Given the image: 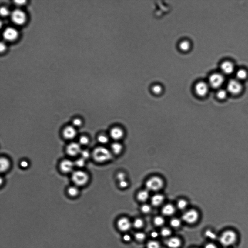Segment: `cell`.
<instances>
[{"mask_svg": "<svg viewBox=\"0 0 248 248\" xmlns=\"http://www.w3.org/2000/svg\"><path fill=\"white\" fill-rule=\"evenodd\" d=\"M112 150L115 155H119L122 152V145L118 143H115L112 144Z\"/></svg>", "mask_w": 248, "mask_h": 248, "instance_id": "7402d4cb", "label": "cell"}, {"mask_svg": "<svg viewBox=\"0 0 248 248\" xmlns=\"http://www.w3.org/2000/svg\"><path fill=\"white\" fill-rule=\"evenodd\" d=\"M15 3L18 5H22L25 3V1H23V0H17V1H14Z\"/></svg>", "mask_w": 248, "mask_h": 248, "instance_id": "681fc988", "label": "cell"}, {"mask_svg": "<svg viewBox=\"0 0 248 248\" xmlns=\"http://www.w3.org/2000/svg\"><path fill=\"white\" fill-rule=\"evenodd\" d=\"M18 32L15 29L9 27L5 29L3 32V36L5 39L13 40L15 39L18 36Z\"/></svg>", "mask_w": 248, "mask_h": 248, "instance_id": "4fadbf2b", "label": "cell"}, {"mask_svg": "<svg viewBox=\"0 0 248 248\" xmlns=\"http://www.w3.org/2000/svg\"><path fill=\"white\" fill-rule=\"evenodd\" d=\"M72 179L76 186H82L88 183L89 176L85 172L81 170H77L73 173Z\"/></svg>", "mask_w": 248, "mask_h": 248, "instance_id": "7a4b0ae2", "label": "cell"}, {"mask_svg": "<svg viewBox=\"0 0 248 248\" xmlns=\"http://www.w3.org/2000/svg\"><path fill=\"white\" fill-rule=\"evenodd\" d=\"M227 91L233 95H237L242 91V87L240 82L236 80L230 81L227 85Z\"/></svg>", "mask_w": 248, "mask_h": 248, "instance_id": "ba28073f", "label": "cell"}, {"mask_svg": "<svg viewBox=\"0 0 248 248\" xmlns=\"http://www.w3.org/2000/svg\"><path fill=\"white\" fill-rule=\"evenodd\" d=\"M117 178L119 182L125 180L126 179V175L124 173H119L117 174Z\"/></svg>", "mask_w": 248, "mask_h": 248, "instance_id": "74e56055", "label": "cell"}, {"mask_svg": "<svg viewBox=\"0 0 248 248\" xmlns=\"http://www.w3.org/2000/svg\"><path fill=\"white\" fill-rule=\"evenodd\" d=\"M92 156L95 161L99 163L106 162L112 158L111 152L107 149L102 147L96 148L93 152Z\"/></svg>", "mask_w": 248, "mask_h": 248, "instance_id": "6da1fadb", "label": "cell"}, {"mask_svg": "<svg viewBox=\"0 0 248 248\" xmlns=\"http://www.w3.org/2000/svg\"><path fill=\"white\" fill-rule=\"evenodd\" d=\"M170 224L172 227L177 228L181 225V222L179 219L174 218L170 220Z\"/></svg>", "mask_w": 248, "mask_h": 248, "instance_id": "4316f807", "label": "cell"}, {"mask_svg": "<svg viewBox=\"0 0 248 248\" xmlns=\"http://www.w3.org/2000/svg\"><path fill=\"white\" fill-rule=\"evenodd\" d=\"M205 248H217V247L214 244L209 243L205 246Z\"/></svg>", "mask_w": 248, "mask_h": 248, "instance_id": "bcb514c9", "label": "cell"}, {"mask_svg": "<svg viewBox=\"0 0 248 248\" xmlns=\"http://www.w3.org/2000/svg\"><path fill=\"white\" fill-rule=\"evenodd\" d=\"M163 183L161 178L153 177L148 180L146 183V187L148 190L157 191L162 188Z\"/></svg>", "mask_w": 248, "mask_h": 248, "instance_id": "277c9868", "label": "cell"}, {"mask_svg": "<svg viewBox=\"0 0 248 248\" xmlns=\"http://www.w3.org/2000/svg\"><path fill=\"white\" fill-rule=\"evenodd\" d=\"M161 233L162 236H168L171 234V231L168 228L164 227L161 230Z\"/></svg>", "mask_w": 248, "mask_h": 248, "instance_id": "d6a6232c", "label": "cell"}, {"mask_svg": "<svg viewBox=\"0 0 248 248\" xmlns=\"http://www.w3.org/2000/svg\"><path fill=\"white\" fill-rule=\"evenodd\" d=\"M68 192L71 196H75L79 194V189L76 186H71L68 189Z\"/></svg>", "mask_w": 248, "mask_h": 248, "instance_id": "d4e9b609", "label": "cell"}, {"mask_svg": "<svg viewBox=\"0 0 248 248\" xmlns=\"http://www.w3.org/2000/svg\"><path fill=\"white\" fill-rule=\"evenodd\" d=\"M158 236H159V233L156 231H153L151 233V236L153 238H157Z\"/></svg>", "mask_w": 248, "mask_h": 248, "instance_id": "7dc6e473", "label": "cell"}, {"mask_svg": "<svg viewBox=\"0 0 248 248\" xmlns=\"http://www.w3.org/2000/svg\"><path fill=\"white\" fill-rule=\"evenodd\" d=\"M117 225L120 230L126 231L130 229L131 227V224L128 218L123 217L119 220L117 222Z\"/></svg>", "mask_w": 248, "mask_h": 248, "instance_id": "7c38bea8", "label": "cell"}, {"mask_svg": "<svg viewBox=\"0 0 248 248\" xmlns=\"http://www.w3.org/2000/svg\"><path fill=\"white\" fill-rule=\"evenodd\" d=\"M224 80L223 77L222 75L218 73H215L211 75L209 78V84L212 88L217 89L222 85Z\"/></svg>", "mask_w": 248, "mask_h": 248, "instance_id": "52a82bcc", "label": "cell"}, {"mask_svg": "<svg viewBox=\"0 0 248 248\" xmlns=\"http://www.w3.org/2000/svg\"><path fill=\"white\" fill-rule=\"evenodd\" d=\"M124 240L126 241H129L130 240V237L128 235H126L124 236Z\"/></svg>", "mask_w": 248, "mask_h": 248, "instance_id": "c3c4849f", "label": "cell"}, {"mask_svg": "<svg viewBox=\"0 0 248 248\" xmlns=\"http://www.w3.org/2000/svg\"><path fill=\"white\" fill-rule=\"evenodd\" d=\"M137 199L139 201H146L149 197V194L147 190H142L139 192L137 194Z\"/></svg>", "mask_w": 248, "mask_h": 248, "instance_id": "44dd1931", "label": "cell"}, {"mask_svg": "<svg viewBox=\"0 0 248 248\" xmlns=\"http://www.w3.org/2000/svg\"><path fill=\"white\" fill-rule=\"evenodd\" d=\"M119 186L122 188H126L128 185V182L126 180L119 182Z\"/></svg>", "mask_w": 248, "mask_h": 248, "instance_id": "7bdbcfd3", "label": "cell"}, {"mask_svg": "<svg viewBox=\"0 0 248 248\" xmlns=\"http://www.w3.org/2000/svg\"><path fill=\"white\" fill-rule=\"evenodd\" d=\"M141 212L147 214L150 212L151 210V208L149 205L145 204L141 206Z\"/></svg>", "mask_w": 248, "mask_h": 248, "instance_id": "e575fe53", "label": "cell"}, {"mask_svg": "<svg viewBox=\"0 0 248 248\" xmlns=\"http://www.w3.org/2000/svg\"><path fill=\"white\" fill-rule=\"evenodd\" d=\"M98 140L101 144H106L108 142V139L105 136L101 135L98 137Z\"/></svg>", "mask_w": 248, "mask_h": 248, "instance_id": "d590c367", "label": "cell"}, {"mask_svg": "<svg viewBox=\"0 0 248 248\" xmlns=\"http://www.w3.org/2000/svg\"><path fill=\"white\" fill-rule=\"evenodd\" d=\"M187 205V203L185 200L181 199L178 201L177 203V207L180 210H183L186 208Z\"/></svg>", "mask_w": 248, "mask_h": 248, "instance_id": "83f0119b", "label": "cell"}, {"mask_svg": "<svg viewBox=\"0 0 248 248\" xmlns=\"http://www.w3.org/2000/svg\"><path fill=\"white\" fill-rule=\"evenodd\" d=\"M205 236L212 240H215L216 236L215 233L210 230H207L205 233Z\"/></svg>", "mask_w": 248, "mask_h": 248, "instance_id": "1f68e13d", "label": "cell"}, {"mask_svg": "<svg viewBox=\"0 0 248 248\" xmlns=\"http://www.w3.org/2000/svg\"><path fill=\"white\" fill-rule=\"evenodd\" d=\"M175 209L173 205L167 204L163 206L162 209V213L165 216H171L175 212Z\"/></svg>", "mask_w": 248, "mask_h": 248, "instance_id": "ac0fdd59", "label": "cell"}, {"mask_svg": "<svg viewBox=\"0 0 248 248\" xmlns=\"http://www.w3.org/2000/svg\"><path fill=\"white\" fill-rule=\"evenodd\" d=\"M0 12L2 15L5 16L8 15L9 14V11L8 9L5 7H2L0 10Z\"/></svg>", "mask_w": 248, "mask_h": 248, "instance_id": "b9f144b4", "label": "cell"}, {"mask_svg": "<svg viewBox=\"0 0 248 248\" xmlns=\"http://www.w3.org/2000/svg\"><path fill=\"white\" fill-rule=\"evenodd\" d=\"M63 136L65 138L72 139L74 138L76 135V130L72 126H69L65 129L63 131Z\"/></svg>", "mask_w": 248, "mask_h": 248, "instance_id": "9a60e30c", "label": "cell"}, {"mask_svg": "<svg viewBox=\"0 0 248 248\" xmlns=\"http://www.w3.org/2000/svg\"><path fill=\"white\" fill-rule=\"evenodd\" d=\"M74 163L75 165H76V166L82 168L85 165V160L82 159V158H80L79 159H77L74 162Z\"/></svg>", "mask_w": 248, "mask_h": 248, "instance_id": "f546056e", "label": "cell"}, {"mask_svg": "<svg viewBox=\"0 0 248 248\" xmlns=\"http://www.w3.org/2000/svg\"><path fill=\"white\" fill-rule=\"evenodd\" d=\"M209 87L205 82H200L196 84L195 87L196 92L199 96H204L208 92Z\"/></svg>", "mask_w": 248, "mask_h": 248, "instance_id": "9c48e42d", "label": "cell"}, {"mask_svg": "<svg viewBox=\"0 0 248 248\" xmlns=\"http://www.w3.org/2000/svg\"><path fill=\"white\" fill-rule=\"evenodd\" d=\"M227 96V92L225 90L220 89L218 91L217 96L220 99H223Z\"/></svg>", "mask_w": 248, "mask_h": 248, "instance_id": "4dcf8cb0", "label": "cell"}, {"mask_svg": "<svg viewBox=\"0 0 248 248\" xmlns=\"http://www.w3.org/2000/svg\"><path fill=\"white\" fill-rule=\"evenodd\" d=\"M166 244L170 248H178L180 246L181 241L177 237H172L167 240Z\"/></svg>", "mask_w": 248, "mask_h": 248, "instance_id": "e0dca14e", "label": "cell"}, {"mask_svg": "<svg viewBox=\"0 0 248 248\" xmlns=\"http://www.w3.org/2000/svg\"><path fill=\"white\" fill-rule=\"evenodd\" d=\"M123 135L124 133L122 130L119 128H113L110 132V135L111 137L115 140H119L122 139Z\"/></svg>", "mask_w": 248, "mask_h": 248, "instance_id": "2e32d148", "label": "cell"}, {"mask_svg": "<svg viewBox=\"0 0 248 248\" xmlns=\"http://www.w3.org/2000/svg\"><path fill=\"white\" fill-rule=\"evenodd\" d=\"M154 223L156 226H162L164 223L165 220L164 219L162 216H157L154 219Z\"/></svg>", "mask_w": 248, "mask_h": 248, "instance_id": "484cf974", "label": "cell"}, {"mask_svg": "<svg viewBox=\"0 0 248 248\" xmlns=\"http://www.w3.org/2000/svg\"><path fill=\"white\" fill-rule=\"evenodd\" d=\"M5 45L3 43H1L0 44V50L1 51H3L5 50Z\"/></svg>", "mask_w": 248, "mask_h": 248, "instance_id": "f907efd6", "label": "cell"}, {"mask_svg": "<svg viewBox=\"0 0 248 248\" xmlns=\"http://www.w3.org/2000/svg\"><path fill=\"white\" fill-rule=\"evenodd\" d=\"M11 18L12 21L18 25H21L25 22L26 19L25 13L23 11L16 9L12 13Z\"/></svg>", "mask_w": 248, "mask_h": 248, "instance_id": "5b68a950", "label": "cell"}, {"mask_svg": "<svg viewBox=\"0 0 248 248\" xmlns=\"http://www.w3.org/2000/svg\"><path fill=\"white\" fill-rule=\"evenodd\" d=\"M82 150L79 145L76 143H73L69 144L67 149V153L71 156H77L80 153Z\"/></svg>", "mask_w": 248, "mask_h": 248, "instance_id": "8fae6325", "label": "cell"}, {"mask_svg": "<svg viewBox=\"0 0 248 248\" xmlns=\"http://www.w3.org/2000/svg\"><path fill=\"white\" fill-rule=\"evenodd\" d=\"M222 72L226 75L231 74L234 70V66L232 62L229 61L223 62L220 66Z\"/></svg>", "mask_w": 248, "mask_h": 248, "instance_id": "5bb4252c", "label": "cell"}, {"mask_svg": "<svg viewBox=\"0 0 248 248\" xmlns=\"http://www.w3.org/2000/svg\"><path fill=\"white\" fill-rule=\"evenodd\" d=\"M179 48L182 51L187 52L190 49V44L188 41H183L179 44Z\"/></svg>", "mask_w": 248, "mask_h": 248, "instance_id": "603a6c76", "label": "cell"}, {"mask_svg": "<svg viewBox=\"0 0 248 248\" xmlns=\"http://www.w3.org/2000/svg\"><path fill=\"white\" fill-rule=\"evenodd\" d=\"M135 237L137 240H142L146 237V235L142 233H138L136 234Z\"/></svg>", "mask_w": 248, "mask_h": 248, "instance_id": "ab89813d", "label": "cell"}, {"mask_svg": "<svg viewBox=\"0 0 248 248\" xmlns=\"http://www.w3.org/2000/svg\"><path fill=\"white\" fill-rule=\"evenodd\" d=\"M147 248H160V244L158 242L151 241L148 242Z\"/></svg>", "mask_w": 248, "mask_h": 248, "instance_id": "836d02e7", "label": "cell"}, {"mask_svg": "<svg viewBox=\"0 0 248 248\" xmlns=\"http://www.w3.org/2000/svg\"><path fill=\"white\" fill-rule=\"evenodd\" d=\"M73 124L75 126H79L82 125V122L79 119H76L73 120Z\"/></svg>", "mask_w": 248, "mask_h": 248, "instance_id": "ee69618b", "label": "cell"}, {"mask_svg": "<svg viewBox=\"0 0 248 248\" xmlns=\"http://www.w3.org/2000/svg\"><path fill=\"white\" fill-rule=\"evenodd\" d=\"M80 153L81 154L82 158L85 160L89 159L90 157L89 152L87 150H82Z\"/></svg>", "mask_w": 248, "mask_h": 248, "instance_id": "f35d334b", "label": "cell"}, {"mask_svg": "<svg viewBox=\"0 0 248 248\" xmlns=\"http://www.w3.org/2000/svg\"><path fill=\"white\" fill-rule=\"evenodd\" d=\"M79 141L80 144L82 145H86L89 143V139L87 137L82 136L80 138Z\"/></svg>", "mask_w": 248, "mask_h": 248, "instance_id": "60d3db41", "label": "cell"}, {"mask_svg": "<svg viewBox=\"0 0 248 248\" xmlns=\"http://www.w3.org/2000/svg\"><path fill=\"white\" fill-rule=\"evenodd\" d=\"M143 225H144V222L140 218L136 219L134 222L133 225L134 227L136 228H140L143 226Z\"/></svg>", "mask_w": 248, "mask_h": 248, "instance_id": "f1b7e54d", "label": "cell"}, {"mask_svg": "<svg viewBox=\"0 0 248 248\" xmlns=\"http://www.w3.org/2000/svg\"><path fill=\"white\" fill-rule=\"evenodd\" d=\"M198 213L194 210L187 211L183 214V220L187 223L192 224L195 223L198 220Z\"/></svg>", "mask_w": 248, "mask_h": 248, "instance_id": "8992f818", "label": "cell"}, {"mask_svg": "<svg viewBox=\"0 0 248 248\" xmlns=\"http://www.w3.org/2000/svg\"><path fill=\"white\" fill-rule=\"evenodd\" d=\"M152 91L156 94H159L162 91V88L159 85H156L152 88Z\"/></svg>", "mask_w": 248, "mask_h": 248, "instance_id": "8d00e7d4", "label": "cell"}, {"mask_svg": "<svg viewBox=\"0 0 248 248\" xmlns=\"http://www.w3.org/2000/svg\"><path fill=\"white\" fill-rule=\"evenodd\" d=\"M28 163L26 161H22L21 163V166L24 168H27L28 167Z\"/></svg>", "mask_w": 248, "mask_h": 248, "instance_id": "f6af8a7d", "label": "cell"}, {"mask_svg": "<svg viewBox=\"0 0 248 248\" xmlns=\"http://www.w3.org/2000/svg\"><path fill=\"white\" fill-rule=\"evenodd\" d=\"M237 239L236 233L231 230H228L224 232L220 236V243L225 246H228L234 244Z\"/></svg>", "mask_w": 248, "mask_h": 248, "instance_id": "3957f363", "label": "cell"}, {"mask_svg": "<svg viewBox=\"0 0 248 248\" xmlns=\"http://www.w3.org/2000/svg\"><path fill=\"white\" fill-rule=\"evenodd\" d=\"M164 198V196L160 194L155 195L152 198V205L155 206H159L163 203Z\"/></svg>", "mask_w": 248, "mask_h": 248, "instance_id": "d6986e66", "label": "cell"}, {"mask_svg": "<svg viewBox=\"0 0 248 248\" xmlns=\"http://www.w3.org/2000/svg\"><path fill=\"white\" fill-rule=\"evenodd\" d=\"M236 76L239 79L243 80L247 78V73L245 70L240 69L237 72Z\"/></svg>", "mask_w": 248, "mask_h": 248, "instance_id": "cb8c5ba5", "label": "cell"}, {"mask_svg": "<svg viewBox=\"0 0 248 248\" xmlns=\"http://www.w3.org/2000/svg\"><path fill=\"white\" fill-rule=\"evenodd\" d=\"M75 165L74 163L69 159L64 160L60 164V169L64 173H69L72 171Z\"/></svg>", "mask_w": 248, "mask_h": 248, "instance_id": "30bf717a", "label": "cell"}, {"mask_svg": "<svg viewBox=\"0 0 248 248\" xmlns=\"http://www.w3.org/2000/svg\"><path fill=\"white\" fill-rule=\"evenodd\" d=\"M10 161L6 158H1L0 159V170L1 172L6 171L10 168Z\"/></svg>", "mask_w": 248, "mask_h": 248, "instance_id": "ffe728a7", "label": "cell"}]
</instances>
